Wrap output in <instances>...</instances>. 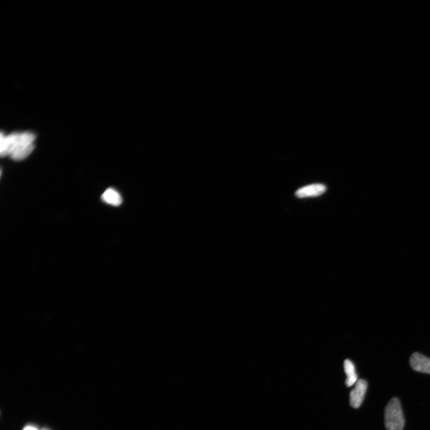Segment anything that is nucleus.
Masks as SVG:
<instances>
[{
    "label": "nucleus",
    "mask_w": 430,
    "mask_h": 430,
    "mask_svg": "<svg viewBox=\"0 0 430 430\" xmlns=\"http://www.w3.org/2000/svg\"><path fill=\"white\" fill-rule=\"evenodd\" d=\"M23 430H38V429L35 427V426L29 425L26 426V427Z\"/></svg>",
    "instance_id": "8"
},
{
    "label": "nucleus",
    "mask_w": 430,
    "mask_h": 430,
    "mask_svg": "<svg viewBox=\"0 0 430 430\" xmlns=\"http://www.w3.org/2000/svg\"><path fill=\"white\" fill-rule=\"evenodd\" d=\"M327 187L324 185L316 184L300 188L295 195L298 198L317 197L325 193Z\"/></svg>",
    "instance_id": "5"
},
{
    "label": "nucleus",
    "mask_w": 430,
    "mask_h": 430,
    "mask_svg": "<svg viewBox=\"0 0 430 430\" xmlns=\"http://www.w3.org/2000/svg\"><path fill=\"white\" fill-rule=\"evenodd\" d=\"M35 134L31 132H15L8 134L1 133L0 155L10 157L15 161L26 159L34 150Z\"/></svg>",
    "instance_id": "1"
},
{
    "label": "nucleus",
    "mask_w": 430,
    "mask_h": 430,
    "mask_svg": "<svg viewBox=\"0 0 430 430\" xmlns=\"http://www.w3.org/2000/svg\"><path fill=\"white\" fill-rule=\"evenodd\" d=\"M344 369L346 375L347 376L345 384L347 387H351L358 381V376L355 372L354 365L350 361L346 360L344 362Z\"/></svg>",
    "instance_id": "7"
},
{
    "label": "nucleus",
    "mask_w": 430,
    "mask_h": 430,
    "mask_svg": "<svg viewBox=\"0 0 430 430\" xmlns=\"http://www.w3.org/2000/svg\"><path fill=\"white\" fill-rule=\"evenodd\" d=\"M410 365L416 372L430 374V359L419 352H414L411 355Z\"/></svg>",
    "instance_id": "4"
},
{
    "label": "nucleus",
    "mask_w": 430,
    "mask_h": 430,
    "mask_svg": "<svg viewBox=\"0 0 430 430\" xmlns=\"http://www.w3.org/2000/svg\"><path fill=\"white\" fill-rule=\"evenodd\" d=\"M43 430H46V429H43Z\"/></svg>",
    "instance_id": "9"
},
{
    "label": "nucleus",
    "mask_w": 430,
    "mask_h": 430,
    "mask_svg": "<svg viewBox=\"0 0 430 430\" xmlns=\"http://www.w3.org/2000/svg\"><path fill=\"white\" fill-rule=\"evenodd\" d=\"M101 198L104 202L114 206H120L122 203V198L119 193L112 188L107 189Z\"/></svg>",
    "instance_id": "6"
},
{
    "label": "nucleus",
    "mask_w": 430,
    "mask_h": 430,
    "mask_svg": "<svg viewBox=\"0 0 430 430\" xmlns=\"http://www.w3.org/2000/svg\"><path fill=\"white\" fill-rule=\"evenodd\" d=\"M368 383L364 379H359L355 387L349 395V402L352 408L357 409L362 405L367 390Z\"/></svg>",
    "instance_id": "3"
},
{
    "label": "nucleus",
    "mask_w": 430,
    "mask_h": 430,
    "mask_svg": "<svg viewBox=\"0 0 430 430\" xmlns=\"http://www.w3.org/2000/svg\"><path fill=\"white\" fill-rule=\"evenodd\" d=\"M405 424L401 402L398 398H392L385 409V427L387 430H403Z\"/></svg>",
    "instance_id": "2"
}]
</instances>
